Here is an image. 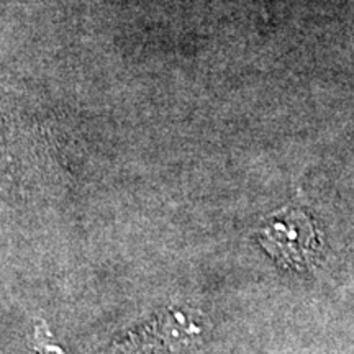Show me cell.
Wrapping results in <instances>:
<instances>
[{"label": "cell", "instance_id": "6da1fadb", "mask_svg": "<svg viewBox=\"0 0 354 354\" xmlns=\"http://www.w3.org/2000/svg\"><path fill=\"white\" fill-rule=\"evenodd\" d=\"M203 333V317L192 308H167L140 330L130 331L120 343L135 353L174 351L201 339Z\"/></svg>", "mask_w": 354, "mask_h": 354}, {"label": "cell", "instance_id": "7a4b0ae2", "mask_svg": "<svg viewBox=\"0 0 354 354\" xmlns=\"http://www.w3.org/2000/svg\"><path fill=\"white\" fill-rule=\"evenodd\" d=\"M261 241L282 264L292 268H304L318 253L320 240L307 216L289 214L272 220L261 232Z\"/></svg>", "mask_w": 354, "mask_h": 354}]
</instances>
